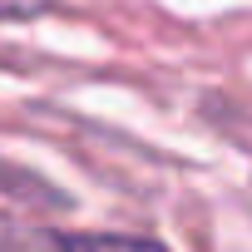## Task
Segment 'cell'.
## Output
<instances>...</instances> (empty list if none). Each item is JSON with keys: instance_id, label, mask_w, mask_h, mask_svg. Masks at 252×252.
<instances>
[{"instance_id": "obj_1", "label": "cell", "mask_w": 252, "mask_h": 252, "mask_svg": "<svg viewBox=\"0 0 252 252\" xmlns=\"http://www.w3.org/2000/svg\"><path fill=\"white\" fill-rule=\"evenodd\" d=\"M25 252H168L158 237H119V232H35V242H25Z\"/></svg>"}]
</instances>
